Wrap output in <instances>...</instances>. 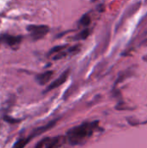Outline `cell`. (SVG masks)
<instances>
[{
  "label": "cell",
  "mask_w": 147,
  "mask_h": 148,
  "mask_svg": "<svg viewBox=\"0 0 147 148\" xmlns=\"http://www.w3.org/2000/svg\"><path fill=\"white\" fill-rule=\"evenodd\" d=\"M54 75V72L51 71V70H49V71H46V72H43L42 74H39L36 76V82L39 84V85H45L47 84L50 79L52 78Z\"/></svg>",
  "instance_id": "cell-5"
},
{
  "label": "cell",
  "mask_w": 147,
  "mask_h": 148,
  "mask_svg": "<svg viewBox=\"0 0 147 148\" xmlns=\"http://www.w3.org/2000/svg\"><path fill=\"white\" fill-rule=\"evenodd\" d=\"M61 137H54V138H46V148H59L61 146Z\"/></svg>",
  "instance_id": "cell-6"
},
{
  "label": "cell",
  "mask_w": 147,
  "mask_h": 148,
  "mask_svg": "<svg viewBox=\"0 0 147 148\" xmlns=\"http://www.w3.org/2000/svg\"><path fill=\"white\" fill-rule=\"evenodd\" d=\"M89 35H90V29L88 28H85L83 30H81L75 36V39H77V40H85L89 36Z\"/></svg>",
  "instance_id": "cell-9"
},
{
  "label": "cell",
  "mask_w": 147,
  "mask_h": 148,
  "mask_svg": "<svg viewBox=\"0 0 147 148\" xmlns=\"http://www.w3.org/2000/svg\"><path fill=\"white\" fill-rule=\"evenodd\" d=\"M67 47V45H59V46H55L54 48H52L50 49V51L49 52V56H53V55H55L62 50L65 49V48Z\"/></svg>",
  "instance_id": "cell-10"
},
{
  "label": "cell",
  "mask_w": 147,
  "mask_h": 148,
  "mask_svg": "<svg viewBox=\"0 0 147 148\" xmlns=\"http://www.w3.org/2000/svg\"><path fill=\"white\" fill-rule=\"evenodd\" d=\"M23 40L22 36H12L9 34H2L0 36V42H3L13 49H16Z\"/></svg>",
  "instance_id": "cell-3"
},
{
  "label": "cell",
  "mask_w": 147,
  "mask_h": 148,
  "mask_svg": "<svg viewBox=\"0 0 147 148\" xmlns=\"http://www.w3.org/2000/svg\"><path fill=\"white\" fill-rule=\"evenodd\" d=\"M33 138H34L33 134H30V136L28 137V138H23V139L18 140L13 145V147L11 148H24L25 147V146H26L27 144H29V142L30 141V140L33 139Z\"/></svg>",
  "instance_id": "cell-7"
},
{
  "label": "cell",
  "mask_w": 147,
  "mask_h": 148,
  "mask_svg": "<svg viewBox=\"0 0 147 148\" xmlns=\"http://www.w3.org/2000/svg\"><path fill=\"white\" fill-rule=\"evenodd\" d=\"M92 1H93V2H95V1H96V0H92Z\"/></svg>",
  "instance_id": "cell-12"
},
{
  "label": "cell",
  "mask_w": 147,
  "mask_h": 148,
  "mask_svg": "<svg viewBox=\"0 0 147 148\" xmlns=\"http://www.w3.org/2000/svg\"><path fill=\"white\" fill-rule=\"evenodd\" d=\"M69 72H70L69 69L65 70V71L57 78V79H55L54 82H52L48 86V88L45 89L44 93H47V92H49V91H51V90H53V89H55V88H56L62 86V85L67 81V79H68V75H69Z\"/></svg>",
  "instance_id": "cell-4"
},
{
  "label": "cell",
  "mask_w": 147,
  "mask_h": 148,
  "mask_svg": "<svg viewBox=\"0 0 147 148\" xmlns=\"http://www.w3.org/2000/svg\"><path fill=\"white\" fill-rule=\"evenodd\" d=\"M27 30L29 31L31 38L34 41H37L43 38L49 33V27L43 24H31L27 26Z\"/></svg>",
  "instance_id": "cell-2"
},
{
  "label": "cell",
  "mask_w": 147,
  "mask_h": 148,
  "mask_svg": "<svg viewBox=\"0 0 147 148\" xmlns=\"http://www.w3.org/2000/svg\"><path fill=\"white\" fill-rule=\"evenodd\" d=\"M99 122H85L77 127H73L67 134V139L70 145H81L85 143L87 140H88L94 133L98 127Z\"/></svg>",
  "instance_id": "cell-1"
},
{
  "label": "cell",
  "mask_w": 147,
  "mask_h": 148,
  "mask_svg": "<svg viewBox=\"0 0 147 148\" xmlns=\"http://www.w3.org/2000/svg\"><path fill=\"white\" fill-rule=\"evenodd\" d=\"M146 45H147V39H146Z\"/></svg>",
  "instance_id": "cell-11"
},
{
  "label": "cell",
  "mask_w": 147,
  "mask_h": 148,
  "mask_svg": "<svg viewBox=\"0 0 147 148\" xmlns=\"http://www.w3.org/2000/svg\"><path fill=\"white\" fill-rule=\"evenodd\" d=\"M90 23H91V17L88 14L83 15L79 21V25L84 28H88L90 25Z\"/></svg>",
  "instance_id": "cell-8"
}]
</instances>
